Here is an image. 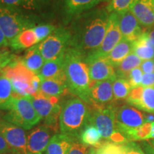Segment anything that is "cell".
<instances>
[{"label":"cell","instance_id":"obj_16","mask_svg":"<svg viewBox=\"0 0 154 154\" xmlns=\"http://www.w3.org/2000/svg\"><path fill=\"white\" fill-rule=\"evenodd\" d=\"M119 26L123 38L131 42L136 41L144 32L141 24L131 11L119 14Z\"/></svg>","mask_w":154,"mask_h":154},{"label":"cell","instance_id":"obj_11","mask_svg":"<svg viewBox=\"0 0 154 154\" xmlns=\"http://www.w3.org/2000/svg\"><path fill=\"white\" fill-rule=\"evenodd\" d=\"M0 134L15 153L28 154L27 136L24 128L2 120L0 126Z\"/></svg>","mask_w":154,"mask_h":154},{"label":"cell","instance_id":"obj_12","mask_svg":"<svg viewBox=\"0 0 154 154\" xmlns=\"http://www.w3.org/2000/svg\"><path fill=\"white\" fill-rule=\"evenodd\" d=\"M122 38V34L119 26V14L114 12L110 13L109 25L104 38L100 47L91 54L98 57H106Z\"/></svg>","mask_w":154,"mask_h":154},{"label":"cell","instance_id":"obj_33","mask_svg":"<svg viewBox=\"0 0 154 154\" xmlns=\"http://www.w3.org/2000/svg\"><path fill=\"white\" fill-rule=\"evenodd\" d=\"M33 29L38 42H41L47 38L50 34L57 29V27L53 24H39L34 26Z\"/></svg>","mask_w":154,"mask_h":154},{"label":"cell","instance_id":"obj_19","mask_svg":"<svg viewBox=\"0 0 154 154\" xmlns=\"http://www.w3.org/2000/svg\"><path fill=\"white\" fill-rule=\"evenodd\" d=\"M130 11L141 26L149 29L154 26V0H138Z\"/></svg>","mask_w":154,"mask_h":154},{"label":"cell","instance_id":"obj_34","mask_svg":"<svg viewBox=\"0 0 154 154\" xmlns=\"http://www.w3.org/2000/svg\"><path fill=\"white\" fill-rule=\"evenodd\" d=\"M19 59V57L11 54L7 49H0V76H2V72L6 67Z\"/></svg>","mask_w":154,"mask_h":154},{"label":"cell","instance_id":"obj_2","mask_svg":"<svg viewBox=\"0 0 154 154\" xmlns=\"http://www.w3.org/2000/svg\"><path fill=\"white\" fill-rule=\"evenodd\" d=\"M63 69L68 91L90 105L91 80L85 56L77 50L69 47L64 53Z\"/></svg>","mask_w":154,"mask_h":154},{"label":"cell","instance_id":"obj_25","mask_svg":"<svg viewBox=\"0 0 154 154\" xmlns=\"http://www.w3.org/2000/svg\"><path fill=\"white\" fill-rule=\"evenodd\" d=\"M16 97L10 80L5 76H0V110H10Z\"/></svg>","mask_w":154,"mask_h":154},{"label":"cell","instance_id":"obj_40","mask_svg":"<svg viewBox=\"0 0 154 154\" xmlns=\"http://www.w3.org/2000/svg\"><path fill=\"white\" fill-rule=\"evenodd\" d=\"M8 153H15L14 151L6 141L5 138L0 134V154H8Z\"/></svg>","mask_w":154,"mask_h":154},{"label":"cell","instance_id":"obj_37","mask_svg":"<svg viewBox=\"0 0 154 154\" xmlns=\"http://www.w3.org/2000/svg\"><path fill=\"white\" fill-rule=\"evenodd\" d=\"M88 146L84 145L81 142L79 138L74 139L71 146L69 154H88Z\"/></svg>","mask_w":154,"mask_h":154},{"label":"cell","instance_id":"obj_4","mask_svg":"<svg viewBox=\"0 0 154 154\" xmlns=\"http://www.w3.org/2000/svg\"><path fill=\"white\" fill-rule=\"evenodd\" d=\"M117 108L111 103L106 106H91L88 124L93 125L99 130L102 138L106 141L116 144L128 142L126 138L117 130L116 114Z\"/></svg>","mask_w":154,"mask_h":154},{"label":"cell","instance_id":"obj_23","mask_svg":"<svg viewBox=\"0 0 154 154\" xmlns=\"http://www.w3.org/2000/svg\"><path fill=\"white\" fill-rule=\"evenodd\" d=\"M21 61L26 68L35 74H38L45 62V60L38 50V44L29 48L24 57H21Z\"/></svg>","mask_w":154,"mask_h":154},{"label":"cell","instance_id":"obj_41","mask_svg":"<svg viewBox=\"0 0 154 154\" xmlns=\"http://www.w3.org/2000/svg\"><path fill=\"white\" fill-rule=\"evenodd\" d=\"M144 32H145L146 35L147 36L148 38H149V42H151V44L154 47V26L144 31Z\"/></svg>","mask_w":154,"mask_h":154},{"label":"cell","instance_id":"obj_27","mask_svg":"<svg viewBox=\"0 0 154 154\" xmlns=\"http://www.w3.org/2000/svg\"><path fill=\"white\" fill-rule=\"evenodd\" d=\"M133 53L141 59L142 61L154 59V47L149 42L145 32L134 42Z\"/></svg>","mask_w":154,"mask_h":154},{"label":"cell","instance_id":"obj_26","mask_svg":"<svg viewBox=\"0 0 154 154\" xmlns=\"http://www.w3.org/2000/svg\"><path fill=\"white\" fill-rule=\"evenodd\" d=\"M37 38L33 29L23 31L9 42V45L14 50L29 49L38 44Z\"/></svg>","mask_w":154,"mask_h":154},{"label":"cell","instance_id":"obj_32","mask_svg":"<svg viewBox=\"0 0 154 154\" xmlns=\"http://www.w3.org/2000/svg\"><path fill=\"white\" fill-rule=\"evenodd\" d=\"M90 151L92 154H119V144L106 141L99 147L91 149Z\"/></svg>","mask_w":154,"mask_h":154},{"label":"cell","instance_id":"obj_24","mask_svg":"<svg viewBox=\"0 0 154 154\" xmlns=\"http://www.w3.org/2000/svg\"><path fill=\"white\" fill-rule=\"evenodd\" d=\"M133 47L134 42L122 38V40L106 56L107 59L112 64V66L116 68L125 58L133 52Z\"/></svg>","mask_w":154,"mask_h":154},{"label":"cell","instance_id":"obj_22","mask_svg":"<svg viewBox=\"0 0 154 154\" xmlns=\"http://www.w3.org/2000/svg\"><path fill=\"white\" fill-rule=\"evenodd\" d=\"M66 91L68 90L65 82L57 79H42L39 91L36 94L47 98H59Z\"/></svg>","mask_w":154,"mask_h":154},{"label":"cell","instance_id":"obj_1","mask_svg":"<svg viewBox=\"0 0 154 154\" xmlns=\"http://www.w3.org/2000/svg\"><path fill=\"white\" fill-rule=\"evenodd\" d=\"M110 13L106 9L86 11L73 19L70 46L86 57L101 45L109 21Z\"/></svg>","mask_w":154,"mask_h":154},{"label":"cell","instance_id":"obj_29","mask_svg":"<svg viewBox=\"0 0 154 154\" xmlns=\"http://www.w3.org/2000/svg\"><path fill=\"white\" fill-rule=\"evenodd\" d=\"M102 136L99 130L91 124H88L81 133L79 139L82 143L87 146L97 148L101 145Z\"/></svg>","mask_w":154,"mask_h":154},{"label":"cell","instance_id":"obj_44","mask_svg":"<svg viewBox=\"0 0 154 154\" xmlns=\"http://www.w3.org/2000/svg\"><path fill=\"white\" fill-rule=\"evenodd\" d=\"M147 153H148V154H154V151H147Z\"/></svg>","mask_w":154,"mask_h":154},{"label":"cell","instance_id":"obj_35","mask_svg":"<svg viewBox=\"0 0 154 154\" xmlns=\"http://www.w3.org/2000/svg\"><path fill=\"white\" fill-rule=\"evenodd\" d=\"M119 154H146L134 141L119 144Z\"/></svg>","mask_w":154,"mask_h":154},{"label":"cell","instance_id":"obj_10","mask_svg":"<svg viewBox=\"0 0 154 154\" xmlns=\"http://www.w3.org/2000/svg\"><path fill=\"white\" fill-rule=\"evenodd\" d=\"M85 61L89 70L91 84L106 80L114 81L117 78L115 68L106 57H98L91 54L85 57Z\"/></svg>","mask_w":154,"mask_h":154},{"label":"cell","instance_id":"obj_31","mask_svg":"<svg viewBox=\"0 0 154 154\" xmlns=\"http://www.w3.org/2000/svg\"><path fill=\"white\" fill-rule=\"evenodd\" d=\"M113 97L115 100L126 99L132 88L126 79L117 77L112 84Z\"/></svg>","mask_w":154,"mask_h":154},{"label":"cell","instance_id":"obj_18","mask_svg":"<svg viewBox=\"0 0 154 154\" xmlns=\"http://www.w3.org/2000/svg\"><path fill=\"white\" fill-rule=\"evenodd\" d=\"M63 65L64 54L55 59L45 61L38 75L42 79H57L66 83Z\"/></svg>","mask_w":154,"mask_h":154},{"label":"cell","instance_id":"obj_3","mask_svg":"<svg viewBox=\"0 0 154 154\" xmlns=\"http://www.w3.org/2000/svg\"><path fill=\"white\" fill-rule=\"evenodd\" d=\"M91 106L79 98L67 100L61 106L59 119L61 134L79 138L81 133L88 124Z\"/></svg>","mask_w":154,"mask_h":154},{"label":"cell","instance_id":"obj_6","mask_svg":"<svg viewBox=\"0 0 154 154\" xmlns=\"http://www.w3.org/2000/svg\"><path fill=\"white\" fill-rule=\"evenodd\" d=\"M35 22L34 17L26 14L24 11L0 7V27L9 44L23 31L36 26Z\"/></svg>","mask_w":154,"mask_h":154},{"label":"cell","instance_id":"obj_46","mask_svg":"<svg viewBox=\"0 0 154 154\" xmlns=\"http://www.w3.org/2000/svg\"><path fill=\"white\" fill-rule=\"evenodd\" d=\"M88 154H92V153H91V151H90V149H89V151H88Z\"/></svg>","mask_w":154,"mask_h":154},{"label":"cell","instance_id":"obj_47","mask_svg":"<svg viewBox=\"0 0 154 154\" xmlns=\"http://www.w3.org/2000/svg\"><path fill=\"white\" fill-rule=\"evenodd\" d=\"M2 114V111H0V116H1Z\"/></svg>","mask_w":154,"mask_h":154},{"label":"cell","instance_id":"obj_36","mask_svg":"<svg viewBox=\"0 0 154 154\" xmlns=\"http://www.w3.org/2000/svg\"><path fill=\"white\" fill-rule=\"evenodd\" d=\"M143 73L140 67L136 68L131 71L127 76L126 79L128 81L131 88H136L141 85L142 77Z\"/></svg>","mask_w":154,"mask_h":154},{"label":"cell","instance_id":"obj_42","mask_svg":"<svg viewBox=\"0 0 154 154\" xmlns=\"http://www.w3.org/2000/svg\"><path fill=\"white\" fill-rule=\"evenodd\" d=\"M9 44V42L7 41V39L6 38L2 29L0 27V48L7 47Z\"/></svg>","mask_w":154,"mask_h":154},{"label":"cell","instance_id":"obj_28","mask_svg":"<svg viewBox=\"0 0 154 154\" xmlns=\"http://www.w3.org/2000/svg\"><path fill=\"white\" fill-rule=\"evenodd\" d=\"M142 61H143L134 53H131L128 57H126L121 61V63L118 66L115 68L116 76L119 78H123L126 79L127 76L131 71L140 67Z\"/></svg>","mask_w":154,"mask_h":154},{"label":"cell","instance_id":"obj_30","mask_svg":"<svg viewBox=\"0 0 154 154\" xmlns=\"http://www.w3.org/2000/svg\"><path fill=\"white\" fill-rule=\"evenodd\" d=\"M107 3L106 9L109 13L121 14L130 11L138 0H103Z\"/></svg>","mask_w":154,"mask_h":154},{"label":"cell","instance_id":"obj_15","mask_svg":"<svg viewBox=\"0 0 154 154\" xmlns=\"http://www.w3.org/2000/svg\"><path fill=\"white\" fill-rule=\"evenodd\" d=\"M50 129L45 125L38 126L27 136L28 154H39L46 151L51 140Z\"/></svg>","mask_w":154,"mask_h":154},{"label":"cell","instance_id":"obj_48","mask_svg":"<svg viewBox=\"0 0 154 154\" xmlns=\"http://www.w3.org/2000/svg\"><path fill=\"white\" fill-rule=\"evenodd\" d=\"M8 154H17V153H8Z\"/></svg>","mask_w":154,"mask_h":154},{"label":"cell","instance_id":"obj_7","mask_svg":"<svg viewBox=\"0 0 154 154\" xmlns=\"http://www.w3.org/2000/svg\"><path fill=\"white\" fill-rule=\"evenodd\" d=\"M72 33L69 29L57 28L52 34L38 44V50L45 61L63 54L70 46Z\"/></svg>","mask_w":154,"mask_h":154},{"label":"cell","instance_id":"obj_38","mask_svg":"<svg viewBox=\"0 0 154 154\" xmlns=\"http://www.w3.org/2000/svg\"><path fill=\"white\" fill-rule=\"evenodd\" d=\"M140 68L143 74L154 73V59L143 61L140 64Z\"/></svg>","mask_w":154,"mask_h":154},{"label":"cell","instance_id":"obj_14","mask_svg":"<svg viewBox=\"0 0 154 154\" xmlns=\"http://www.w3.org/2000/svg\"><path fill=\"white\" fill-rule=\"evenodd\" d=\"M113 80L98 82L91 84L89 92L90 106H106L114 99L113 93Z\"/></svg>","mask_w":154,"mask_h":154},{"label":"cell","instance_id":"obj_17","mask_svg":"<svg viewBox=\"0 0 154 154\" xmlns=\"http://www.w3.org/2000/svg\"><path fill=\"white\" fill-rule=\"evenodd\" d=\"M103 0H60L63 15L66 20H73L75 17L91 10Z\"/></svg>","mask_w":154,"mask_h":154},{"label":"cell","instance_id":"obj_21","mask_svg":"<svg viewBox=\"0 0 154 154\" xmlns=\"http://www.w3.org/2000/svg\"><path fill=\"white\" fill-rule=\"evenodd\" d=\"M49 0H0V7L25 11H39Z\"/></svg>","mask_w":154,"mask_h":154},{"label":"cell","instance_id":"obj_43","mask_svg":"<svg viewBox=\"0 0 154 154\" xmlns=\"http://www.w3.org/2000/svg\"><path fill=\"white\" fill-rule=\"evenodd\" d=\"M151 138H153L154 139V122L151 124V131L149 137H148V139H151Z\"/></svg>","mask_w":154,"mask_h":154},{"label":"cell","instance_id":"obj_20","mask_svg":"<svg viewBox=\"0 0 154 154\" xmlns=\"http://www.w3.org/2000/svg\"><path fill=\"white\" fill-rule=\"evenodd\" d=\"M74 139L71 136L63 134H56L51 137L45 154H69Z\"/></svg>","mask_w":154,"mask_h":154},{"label":"cell","instance_id":"obj_45","mask_svg":"<svg viewBox=\"0 0 154 154\" xmlns=\"http://www.w3.org/2000/svg\"><path fill=\"white\" fill-rule=\"evenodd\" d=\"M2 120H3V119H1V118H0V126H1V124H2Z\"/></svg>","mask_w":154,"mask_h":154},{"label":"cell","instance_id":"obj_39","mask_svg":"<svg viewBox=\"0 0 154 154\" xmlns=\"http://www.w3.org/2000/svg\"><path fill=\"white\" fill-rule=\"evenodd\" d=\"M140 86L143 87H154V73L143 74Z\"/></svg>","mask_w":154,"mask_h":154},{"label":"cell","instance_id":"obj_9","mask_svg":"<svg viewBox=\"0 0 154 154\" xmlns=\"http://www.w3.org/2000/svg\"><path fill=\"white\" fill-rule=\"evenodd\" d=\"M145 123V114L132 106L124 105L120 108H117L116 125L117 130L124 137L127 134Z\"/></svg>","mask_w":154,"mask_h":154},{"label":"cell","instance_id":"obj_13","mask_svg":"<svg viewBox=\"0 0 154 154\" xmlns=\"http://www.w3.org/2000/svg\"><path fill=\"white\" fill-rule=\"evenodd\" d=\"M126 102L138 110L154 114V87L139 86L133 88Z\"/></svg>","mask_w":154,"mask_h":154},{"label":"cell","instance_id":"obj_5","mask_svg":"<svg viewBox=\"0 0 154 154\" xmlns=\"http://www.w3.org/2000/svg\"><path fill=\"white\" fill-rule=\"evenodd\" d=\"M2 119L24 130H30L41 121L42 118L34 108L29 96H17L9 112L2 116Z\"/></svg>","mask_w":154,"mask_h":154},{"label":"cell","instance_id":"obj_8","mask_svg":"<svg viewBox=\"0 0 154 154\" xmlns=\"http://www.w3.org/2000/svg\"><path fill=\"white\" fill-rule=\"evenodd\" d=\"M29 97L36 111L44 120V125L50 130L57 131L61 109L59 104V98H47L38 94Z\"/></svg>","mask_w":154,"mask_h":154}]
</instances>
